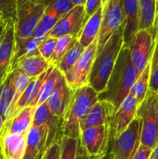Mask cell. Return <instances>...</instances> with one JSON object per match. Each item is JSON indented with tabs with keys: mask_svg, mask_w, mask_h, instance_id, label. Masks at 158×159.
Instances as JSON below:
<instances>
[{
	"mask_svg": "<svg viewBox=\"0 0 158 159\" xmlns=\"http://www.w3.org/2000/svg\"><path fill=\"white\" fill-rule=\"evenodd\" d=\"M85 49V48H83V46L79 43L77 38L71 46V48L69 49V51L62 57V59L56 65V67L58 68L59 71L62 74H65L70 68H71L75 65V63L77 61Z\"/></svg>",
	"mask_w": 158,
	"mask_h": 159,
	"instance_id": "d4e9b609",
	"label": "cell"
},
{
	"mask_svg": "<svg viewBox=\"0 0 158 159\" xmlns=\"http://www.w3.org/2000/svg\"><path fill=\"white\" fill-rule=\"evenodd\" d=\"M35 107H26L19 111L10 120H6L2 133L27 134L28 131L33 126Z\"/></svg>",
	"mask_w": 158,
	"mask_h": 159,
	"instance_id": "d6986e66",
	"label": "cell"
},
{
	"mask_svg": "<svg viewBox=\"0 0 158 159\" xmlns=\"http://www.w3.org/2000/svg\"><path fill=\"white\" fill-rule=\"evenodd\" d=\"M123 45L122 28L112 34L103 49L96 55L90 73L88 85L98 94L105 91L108 79Z\"/></svg>",
	"mask_w": 158,
	"mask_h": 159,
	"instance_id": "7a4b0ae2",
	"label": "cell"
},
{
	"mask_svg": "<svg viewBox=\"0 0 158 159\" xmlns=\"http://www.w3.org/2000/svg\"><path fill=\"white\" fill-rule=\"evenodd\" d=\"M50 127L47 124L33 127L26 134V148L23 159H41L48 147Z\"/></svg>",
	"mask_w": 158,
	"mask_h": 159,
	"instance_id": "5bb4252c",
	"label": "cell"
},
{
	"mask_svg": "<svg viewBox=\"0 0 158 159\" xmlns=\"http://www.w3.org/2000/svg\"><path fill=\"white\" fill-rule=\"evenodd\" d=\"M102 10L103 8L101 7L95 13L88 19L77 37L79 43L83 46V48H88L96 38H98L102 24Z\"/></svg>",
	"mask_w": 158,
	"mask_h": 159,
	"instance_id": "7402d4cb",
	"label": "cell"
},
{
	"mask_svg": "<svg viewBox=\"0 0 158 159\" xmlns=\"http://www.w3.org/2000/svg\"><path fill=\"white\" fill-rule=\"evenodd\" d=\"M5 23H6V22H5ZM4 25L5 23L2 25V26H0V41H1L2 37L3 36V32H4Z\"/></svg>",
	"mask_w": 158,
	"mask_h": 159,
	"instance_id": "bcb514c9",
	"label": "cell"
},
{
	"mask_svg": "<svg viewBox=\"0 0 158 159\" xmlns=\"http://www.w3.org/2000/svg\"><path fill=\"white\" fill-rule=\"evenodd\" d=\"M152 151H153V149L150 148L140 144L139 149H138L133 159H150Z\"/></svg>",
	"mask_w": 158,
	"mask_h": 159,
	"instance_id": "8d00e7d4",
	"label": "cell"
},
{
	"mask_svg": "<svg viewBox=\"0 0 158 159\" xmlns=\"http://www.w3.org/2000/svg\"><path fill=\"white\" fill-rule=\"evenodd\" d=\"M58 19L59 16L55 9L51 6H48L40 22L43 25V27L46 29V30L49 33L52 30V28L55 26Z\"/></svg>",
	"mask_w": 158,
	"mask_h": 159,
	"instance_id": "4dcf8cb0",
	"label": "cell"
},
{
	"mask_svg": "<svg viewBox=\"0 0 158 159\" xmlns=\"http://www.w3.org/2000/svg\"><path fill=\"white\" fill-rule=\"evenodd\" d=\"M50 64L40 54L23 56L15 62V68H19L29 77L37 78L48 69ZM14 68V69H15Z\"/></svg>",
	"mask_w": 158,
	"mask_h": 159,
	"instance_id": "44dd1931",
	"label": "cell"
},
{
	"mask_svg": "<svg viewBox=\"0 0 158 159\" xmlns=\"http://www.w3.org/2000/svg\"><path fill=\"white\" fill-rule=\"evenodd\" d=\"M5 122H6V118L4 117L2 114L0 113V136H1L2 132L3 127H4Z\"/></svg>",
	"mask_w": 158,
	"mask_h": 159,
	"instance_id": "b9f144b4",
	"label": "cell"
},
{
	"mask_svg": "<svg viewBox=\"0 0 158 159\" xmlns=\"http://www.w3.org/2000/svg\"><path fill=\"white\" fill-rule=\"evenodd\" d=\"M76 159H89L86 156V155L85 154L84 151L82 150L81 147V144H79L78 152H77V158H76Z\"/></svg>",
	"mask_w": 158,
	"mask_h": 159,
	"instance_id": "f35d334b",
	"label": "cell"
},
{
	"mask_svg": "<svg viewBox=\"0 0 158 159\" xmlns=\"http://www.w3.org/2000/svg\"><path fill=\"white\" fill-rule=\"evenodd\" d=\"M98 38L86 48L75 65L64 74L67 85L71 90L88 85L91 68L97 55Z\"/></svg>",
	"mask_w": 158,
	"mask_h": 159,
	"instance_id": "ba28073f",
	"label": "cell"
},
{
	"mask_svg": "<svg viewBox=\"0 0 158 159\" xmlns=\"http://www.w3.org/2000/svg\"><path fill=\"white\" fill-rule=\"evenodd\" d=\"M81 147L89 159H99L109 150L111 142V127L101 125L87 128L81 132Z\"/></svg>",
	"mask_w": 158,
	"mask_h": 159,
	"instance_id": "8992f818",
	"label": "cell"
},
{
	"mask_svg": "<svg viewBox=\"0 0 158 159\" xmlns=\"http://www.w3.org/2000/svg\"><path fill=\"white\" fill-rule=\"evenodd\" d=\"M149 89L158 93V30L154 38V47L150 60V77Z\"/></svg>",
	"mask_w": 158,
	"mask_h": 159,
	"instance_id": "f1b7e54d",
	"label": "cell"
},
{
	"mask_svg": "<svg viewBox=\"0 0 158 159\" xmlns=\"http://www.w3.org/2000/svg\"><path fill=\"white\" fill-rule=\"evenodd\" d=\"M62 119L54 116L48 107L47 102H43L42 105L36 107L34 112L33 120V127H39L43 124H47L50 127V136L48 146L50 144L54 143V138L57 136V132L61 130L62 127Z\"/></svg>",
	"mask_w": 158,
	"mask_h": 159,
	"instance_id": "ffe728a7",
	"label": "cell"
},
{
	"mask_svg": "<svg viewBox=\"0 0 158 159\" xmlns=\"http://www.w3.org/2000/svg\"><path fill=\"white\" fill-rule=\"evenodd\" d=\"M99 159H113L111 151H110V149H109V150H108V153H107L106 155H105V156L102 157V158H99Z\"/></svg>",
	"mask_w": 158,
	"mask_h": 159,
	"instance_id": "ee69618b",
	"label": "cell"
},
{
	"mask_svg": "<svg viewBox=\"0 0 158 159\" xmlns=\"http://www.w3.org/2000/svg\"><path fill=\"white\" fill-rule=\"evenodd\" d=\"M35 1L38 3H42V4H44L46 6H49L50 3L53 2V0H35Z\"/></svg>",
	"mask_w": 158,
	"mask_h": 159,
	"instance_id": "7bdbcfd3",
	"label": "cell"
},
{
	"mask_svg": "<svg viewBox=\"0 0 158 159\" xmlns=\"http://www.w3.org/2000/svg\"><path fill=\"white\" fill-rule=\"evenodd\" d=\"M138 77L137 71L132 63L129 47L122 45L108 79L106 89L99 95V99L112 102L117 110L129 95Z\"/></svg>",
	"mask_w": 158,
	"mask_h": 159,
	"instance_id": "6da1fadb",
	"label": "cell"
},
{
	"mask_svg": "<svg viewBox=\"0 0 158 159\" xmlns=\"http://www.w3.org/2000/svg\"><path fill=\"white\" fill-rule=\"evenodd\" d=\"M100 31L98 36L97 54L103 49L110 37L122 26V0H107L103 6Z\"/></svg>",
	"mask_w": 158,
	"mask_h": 159,
	"instance_id": "9c48e42d",
	"label": "cell"
},
{
	"mask_svg": "<svg viewBox=\"0 0 158 159\" xmlns=\"http://www.w3.org/2000/svg\"><path fill=\"white\" fill-rule=\"evenodd\" d=\"M142 121L136 115L118 138L111 140L113 159H133L141 144Z\"/></svg>",
	"mask_w": 158,
	"mask_h": 159,
	"instance_id": "52a82bcc",
	"label": "cell"
},
{
	"mask_svg": "<svg viewBox=\"0 0 158 159\" xmlns=\"http://www.w3.org/2000/svg\"><path fill=\"white\" fill-rule=\"evenodd\" d=\"M17 0H0V13L5 20H15Z\"/></svg>",
	"mask_w": 158,
	"mask_h": 159,
	"instance_id": "f546056e",
	"label": "cell"
},
{
	"mask_svg": "<svg viewBox=\"0 0 158 159\" xmlns=\"http://www.w3.org/2000/svg\"><path fill=\"white\" fill-rule=\"evenodd\" d=\"M6 20H5V18L3 17V16L2 15L1 13H0V26H2V25L4 24L5 22H6Z\"/></svg>",
	"mask_w": 158,
	"mask_h": 159,
	"instance_id": "7dc6e473",
	"label": "cell"
},
{
	"mask_svg": "<svg viewBox=\"0 0 158 159\" xmlns=\"http://www.w3.org/2000/svg\"><path fill=\"white\" fill-rule=\"evenodd\" d=\"M0 146L3 159H23L26 148V135L2 133Z\"/></svg>",
	"mask_w": 158,
	"mask_h": 159,
	"instance_id": "ac0fdd59",
	"label": "cell"
},
{
	"mask_svg": "<svg viewBox=\"0 0 158 159\" xmlns=\"http://www.w3.org/2000/svg\"><path fill=\"white\" fill-rule=\"evenodd\" d=\"M139 107L136 96L129 93L114 113L111 124V140H115L129 127L136 116Z\"/></svg>",
	"mask_w": 158,
	"mask_h": 159,
	"instance_id": "4fadbf2b",
	"label": "cell"
},
{
	"mask_svg": "<svg viewBox=\"0 0 158 159\" xmlns=\"http://www.w3.org/2000/svg\"><path fill=\"white\" fill-rule=\"evenodd\" d=\"M150 77V62L147 65L143 72L139 75L138 79L133 84L129 93L134 95L137 99L138 104H140L143 101L147 91L149 89Z\"/></svg>",
	"mask_w": 158,
	"mask_h": 159,
	"instance_id": "484cf974",
	"label": "cell"
},
{
	"mask_svg": "<svg viewBox=\"0 0 158 159\" xmlns=\"http://www.w3.org/2000/svg\"><path fill=\"white\" fill-rule=\"evenodd\" d=\"M47 7L35 0H17L15 20V40H26L32 37L36 26Z\"/></svg>",
	"mask_w": 158,
	"mask_h": 159,
	"instance_id": "5b68a950",
	"label": "cell"
},
{
	"mask_svg": "<svg viewBox=\"0 0 158 159\" xmlns=\"http://www.w3.org/2000/svg\"><path fill=\"white\" fill-rule=\"evenodd\" d=\"M87 0H71V3L74 6H85Z\"/></svg>",
	"mask_w": 158,
	"mask_h": 159,
	"instance_id": "60d3db41",
	"label": "cell"
},
{
	"mask_svg": "<svg viewBox=\"0 0 158 159\" xmlns=\"http://www.w3.org/2000/svg\"><path fill=\"white\" fill-rule=\"evenodd\" d=\"M116 108L112 102L99 99L89 111L86 117L80 123L81 132L87 128L111 124Z\"/></svg>",
	"mask_w": 158,
	"mask_h": 159,
	"instance_id": "9a60e30c",
	"label": "cell"
},
{
	"mask_svg": "<svg viewBox=\"0 0 158 159\" xmlns=\"http://www.w3.org/2000/svg\"><path fill=\"white\" fill-rule=\"evenodd\" d=\"M123 9V45L129 46L135 34L139 30L138 0H122Z\"/></svg>",
	"mask_w": 158,
	"mask_h": 159,
	"instance_id": "e0dca14e",
	"label": "cell"
},
{
	"mask_svg": "<svg viewBox=\"0 0 158 159\" xmlns=\"http://www.w3.org/2000/svg\"><path fill=\"white\" fill-rule=\"evenodd\" d=\"M136 115L142 121L141 144L153 149L158 143V93L148 89Z\"/></svg>",
	"mask_w": 158,
	"mask_h": 159,
	"instance_id": "277c9868",
	"label": "cell"
},
{
	"mask_svg": "<svg viewBox=\"0 0 158 159\" xmlns=\"http://www.w3.org/2000/svg\"><path fill=\"white\" fill-rule=\"evenodd\" d=\"M74 90H71L67 85L64 75L60 76L55 89L47 99L48 107L51 113L57 117L63 119L64 115L72 97Z\"/></svg>",
	"mask_w": 158,
	"mask_h": 159,
	"instance_id": "2e32d148",
	"label": "cell"
},
{
	"mask_svg": "<svg viewBox=\"0 0 158 159\" xmlns=\"http://www.w3.org/2000/svg\"><path fill=\"white\" fill-rule=\"evenodd\" d=\"M88 20L85 6H76L69 12L59 17L55 26L46 34V37L59 38L64 36L77 37Z\"/></svg>",
	"mask_w": 158,
	"mask_h": 159,
	"instance_id": "30bf717a",
	"label": "cell"
},
{
	"mask_svg": "<svg viewBox=\"0 0 158 159\" xmlns=\"http://www.w3.org/2000/svg\"><path fill=\"white\" fill-rule=\"evenodd\" d=\"M154 36L147 30H138L129 44L132 63L138 75L143 72L151 60L154 47Z\"/></svg>",
	"mask_w": 158,
	"mask_h": 159,
	"instance_id": "8fae6325",
	"label": "cell"
},
{
	"mask_svg": "<svg viewBox=\"0 0 158 159\" xmlns=\"http://www.w3.org/2000/svg\"><path fill=\"white\" fill-rule=\"evenodd\" d=\"M60 141L54 142L46 148L41 159H60Z\"/></svg>",
	"mask_w": 158,
	"mask_h": 159,
	"instance_id": "836d02e7",
	"label": "cell"
},
{
	"mask_svg": "<svg viewBox=\"0 0 158 159\" xmlns=\"http://www.w3.org/2000/svg\"><path fill=\"white\" fill-rule=\"evenodd\" d=\"M15 48V20L9 19L5 23L4 32L0 41V85L7 80L12 71Z\"/></svg>",
	"mask_w": 158,
	"mask_h": 159,
	"instance_id": "7c38bea8",
	"label": "cell"
},
{
	"mask_svg": "<svg viewBox=\"0 0 158 159\" xmlns=\"http://www.w3.org/2000/svg\"><path fill=\"white\" fill-rule=\"evenodd\" d=\"M101 7H102V0H87L85 5V10L87 18L95 13Z\"/></svg>",
	"mask_w": 158,
	"mask_h": 159,
	"instance_id": "d590c367",
	"label": "cell"
},
{
	"mask_svg": "<svg viewBox=\"0 0 158 159\" xmlns=\"http://www.w3.org/2000/svg\"><path fill=\"white\" fill-rule=\"evenodd\" d=\"M60 159H76L80 144L79 139L62 136L60 140Z\"/></svg>",
	"mask_w": 158,
	"mask_h": 159,
	"instance_id": "83f0119b",
	"label": "cell"
},
{
	"mask_svg": "<svg viewBox=\"0 0 158 159\" xmlns=\"http://www.w3.org/2000/svg\"><path fill=\"white\" fill-rule=\"evenodd\" d=\"M99 101V94L90 85L74 90L70 103L62 119V136L79 139L80 123Z\"/></svg>",
	"mask_w": 158,
	"mask_h": 159,
	"instance_id": "3957f363",
	"label": "cell"
},
{
	"mask_svg": "<svg viewBox=\"0 0 158 159\" xmlns=\"http://www.w3.org/2000/svg\"><path fill=\"white\" fill-rule=\"evenodd\" d=\"M107 0H102V7H103L104 6H105V4L106 3Z\"/></svg>",
	"mask_w": 158,
	"mask_h": 159,
	"instance_id": "c3c4849f",
	"label": "cell"
},
{
	"mask_svg": "<svg viewBox=\"0 0 158 159\" xmlns=\"http://www.w3.org/2000/svg\"><path fill=\"white\" fill-rule=\"evenodd\" d=\"M48 34L47 31L46 30L44 27H43V25L41 24L40 22H39V23L37 24V26H36L35 30H34L33 33V35L30 38L33 39H45L46 37V34Z\"/></svg>",
	"mask_w": 158,
	"mask_h": 159,
	"instance_id": "74e56055",
	"label": "cell"
},
{
	"mask_svg": "<svg viewBox=\"0 0 158 159\" xmlns=\"http://www.w3.org/2000/svg\"><path fill=\"white\" fill-rule=\"evenodd\" d=\"M150 159H158V143L152 151Z\"/></svg>",
	"mask_w": 158,
	"mask_h": 159,
	"instance_id": "ab89813d",
	"label": "cell"
},
{
	"mask_svg": "<svg viewBox=\"0 0 158 159\" xmlns=\"http://www.w3.org/2000/svg\"><path fill=\"white\" fill-rule=\"evenodd\" d=\"M76 39H77V37L70 35L64 36V37L57 38L54 53H53L50 60L48 61L49 63L56 66L60 62L62 57L69 51V49L71 48Z\"/></svg>",
	"mask_w": 158,
	"mask_h": 159,
	"instance_id": "4316f807",
	"label": "cell"
},
{
	"mask_svg": "<svg viewBox=\"0 0 158 159\" xmlns=\"http://www.w3.org/2000/svg\"><path fill=\"white\" fill-rule=\"evenodd\" d=\"M0 159H3L2 155V151H1V146H0Z\"/></svg>",
	"mask_w": 158,
	"mask_h": 159,
	"instance_id": "f907efd6",
	"label": "cell"
},
{
	"mask_svg": "<svg viewBox=\"0 0 158 159\" xmlns=\"http://www.w3.org/2000/svg\"><path fill=\"white\" fill-rule=\"evenodd\" d=\"M139 4V30H147L153 36H156L154 31V23L156 19V0H138Z\"/></svg>",
	"mask_w": 158,
	"mask_h": 159,
	"instance_id": "603a6c76",
	"label": "cell"
},
{
	"mask_svg": "<svg viewBox=\"0 0 158 159\" xmlns=\"http://www.w3.org/2000/svg\"></svg>",
	"mask_w": 158,
	"mask_h": 159,
	"instance_id": "816d5d0a",
	"label": "cell"
},
{
	"mask_svg": "<svg viewBox=\"0 0 158 159\" xmlns=\"http://www.w3.org/2000/svg\"><path fill=\"white\" fill-rule=\"evenodd\" d=\"M8 88H9V78L4 83L0 85V113L3 115L4 117L6 108Z\"/></svg>",
	"mask_w": 158,
	"mask_h": 159,
	"instance_id": "e575fe53",
	"label": "cell"
},
{
	"mask_svg": "<svg viewBox=\"0 0 158 159\" xmlns=\"http://www.w3.org/2000/svg\"><path fill=\"white\" fill-rule=\"evenodd\" d=\"M49 6L55 9L59 17L69 12L73 7H74L71 0H53Z\"/></svg>",
	"mask_w": 158,
	"mask_h": 159,
	"instance_id": "d6a6232c",
	"label": "cell"
},
{
	"mask_svg": "<svg viewBox=\"0 0 158 159\" xmlns=\"http://www.w3.org/2000/svg\"><path fill=\"white\" fill-rule=\"evenodd\" d=\"M62 73L59 71L58 68L56 66L54 67L50 74L48 75L47 77L46 78L45 81L43 82L37 97L34 99L33 102L30 105V107H37L39 106L42 105L43 102L47 101L50 95L52 94L53 91L55 89L57 82L58 81L59 78L61 75Z\"/></svg>",
	"mask_w": 158,
	"mask_h": 159,
	"instance_id": "cb8c5ba5",
	"label": "cell"
},
{
	"mask_svg": "<svg viewBox=\"0 0 158 159\" xmlns=\"http://www.w3.org/2000/svg\"><path fill=\"white\" fill-rule=\"evenodd\" d=\"M156 12L158 11V0H156Z\"/></svg>",
	"mask_w": 158,
	"mask_h": 159,
	"instance_id": "681fc988",
	"label": "cell"
},
{
	"mask_svg": "<svg viewBox=\"0 0 158 159\" xmlns=\"http://www.w3.org/2000/svg\"><path fill=\"white\" fill-rule=\"evenodd\" d=\"M56 43H57V39L56 38L46 37L38 45V51L40 55L46 60L49 61L52 56L53 53H54Z\"/></svg>",
	"mask_w": 158,
	"mask_h": 159,
	"instance_id": "1f68e13d",
	"label": "cell"
},
{
	"mask_svg": "<svg viewBox=\"0 0 158 159\" xmlns=\"http://www.w3.org/2000/svg\"><path fill=\"white\" fill-rule=\"evenodd\" d=\"M157 30H158V11H157V12H156V19H155V23H154V31H155V34H156V32Z\"/></svg>",
	"mask_w": 158,
	"mask_h": 159,
	"instance_id": "f6af8a7d",
	"label": "cell"
}]
</instances>
